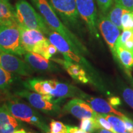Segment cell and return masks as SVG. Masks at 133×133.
Here are the masks:
<instances>
[{
	"label": "cell",
	"instance_id": "obj_1",
	"mask_svg": "<svg viewBox=\"0 0 133 133\" xmlns=\"http://www.w3.org/2000/svg\"><path fill=\"white\" fill-rule=\"evenodd\" d=\"M44 19L49 29L61 35L69 42L74 51L81 55V53L87 52L85 48L78 38L70 31L59 20L56 11H54L48 0H31Z\"/></svg>",
	"mask_w": 133,
	"mask_h": 133
},
{
	"label": "cell",
	"instance_id": "obj_2",
	"mask_svg": "<svg viewBox=\"0 0 133 133\" xmlns=\"http://www.w3.org/2000/svg\"><path fill=\"white\" fill-rule=\"evenodd\" d=\"M15 11L16 21L19 26L37 30L47 35L51 31L43 17L26 0H19L16 4Z\"/></svg>",
	"mask_w": 133,
	"mask_h": 133
},
{
	"label": "cell",
	"instance_id": "obj_3",
	"mask_svg": "<svg viewBox=\"0 0 133 133\" xmlns=\"http://www.w3.org/2000/svg\"><path fill=\"white\" fill-rule=\"evenodd\" d=\"M5 104L16 118L32 124L45 133L48 132L49 127L45 119L32 106L14 99L8 100Z\"/></svg>",
	"mask_w": 133,
	"mask_h": 133
},
{
	"label": "cell",
	"instance_id": "obj_4",
	"mask_svg": "<svg viewBox=\"0 0 133 133\" xmlns=\"http://www.w3.org/2000/svg\"><path fill=\"white\" fill-rule=\"evenodd\" d=\"M0 50L19 56L26 52L22 46L21 32L17 24L0 25Z\"/></svg>",
	"mask_w": 133,
	"mask_h": 133
},
{
	"label": "cell",
	"instance_id": "obj_5",
	"mask_svg": "<svg viewBox=\"0 0 133 133\" xmlns=\"http://www.w3.org/2000/svg\"><path fill=\"white\" fill-rule=\"evenodd\" d=\"M22 46L26 52L44 54L46 48L51 44L44 33L37 30L29 29L20 26Z\"/></svg>",
	"mask_w": 133,
	"mask_h": 133
},
{
	"label": "cell",
	"instance_id": "obj_6",
	"mask_svg": "<svg viewBox=\"0 0 133 133\" xmlns=\"http://www.w3.org/2000/svg\"><path fill=\"white\" fill-rule=\"evenodd\" d=\"M16 95L27 100L29 104L34 109L49 115H57L61 109L57 104L49 101V95H41L35 92L23 90L16 92Z\"/></svg>",
	"mask_w": 133,
	"mask_h": 133
},
{
	"label": "cell",
	"instance_id": "obj_7",
	"mask_svg": "<svg viewBox=\"0 0 133 133\" xmlns=\"http://www.w3.org/2000/svg\"><path fill=\"white\" fill-rule=\"evenodd\" d=\"M78 14L87 26L89 32L96 38H99L97 29V10L94 0H75Z\"/></svg>",
	"mask_w": 133,
	"mask_h": 133
},
{
	"label": "cell",
	"instance_id": "obj_8",
	"mask_svg": "<svg viewBox=\"0 0 133 133\" xmlns=\"http://www.w3.org/2000/svg\"><path fill=\"white\" fill-rule=\"evenodd\" d=\"M49 42L57 48V51L63 54L64 59L81 64V66L89 67L87 61L81 55L76 53L63 36L56 31H50L48 35Z\"/></svg>",
	"mask_w": 133,
	"mask_h": 133
},
{
	"label": "cell",
	"instance_id": "obj_9",
	"mask_svg": "<svg viewBox=\"0 0 133 133\" xmlns=\"http://www.w3.org/2000/svg\"><path fill=\"white\" fill-rule=\"evenodd\" d=\"M97 26L105 41L109 45L114 59L118 61L116 56V44L120 35V30L113 24L107 16L102 15H101L97 20Z\"/></svg>",
	"mask_w": 133,
	"mask_h": 133
},
{
	"label": "cell",
	"instance_id": "obj_10",
	"mask_svg": "<svg viewBox=\"0 0 133 133\" xmlns=\"http://www.w3.org/2000/svg\"><path fill=\"white\" fill-rule=\"evenodd\" d=\"M56 12L68 24L75 25L78 23L79 14L75 0H48Z\"/></svg>",
	"mask_w": 133,
	"mask_h": 133
},
{
	"label": "cell",
	"instance_id": "obj_11",
	"mask_svg": "<svg viewBox=\"0 0 133 133\" xmlns=\"http://www.w3.org/2000/svg\"><path fill=\"white\" fill-rule=\"evenodd\" d=\"M0 66L11 74L22 76H29L32 74V69L25 61L1 50H0Z\"/></svg>",
	"mask_w": 133,
	"mask_h": 133
},
{
	"label": "cell",
	"instance_id": "obj_12",
	"mask_svg": "<svg viewBox=\"0 0 133 133\" xmlns=\"http://www.w3.org/2000/svg\"><path fill=\"white\" fill-rule=\"evenodd\" d=\"M63 110L69 113L77 118H95L97 112L93 110L84 100L75 97L65 105Z\"/></svg>",
	"mask_w": 133,
	"mask_h": 133
},
{
	"label": "cell",
	"instance_id": "obj_13",
	"mask_svg": "<svg viewBox=\"0 0 133 133\" xmlns=\"http://www.w3.org/2000/svg\"><path fill=\"white\" fill-rule=\"evenodd\" d=\"M83 92L75 86L61 83L56 80L54 88L51 91L49 96L51 97V101L54 104H58L59 102L65 98L79 96L81 97Z\"/></svg>",
	"mask_w": 133,
	"mask_h": 133
},
{
	"label": "cell",
	"instance_id": "obj_14",
	"mask_svg": "<svg viewBox=\"0 0 133 133\" xmlns=\"http://www.w3.org/2000/svg\"><path fill=\"white\" fill-rule=\"evenodd\" d=\"M20 120L11 114L6 104L0 105V133H12L21 125Z\"/></svg>",
	"mask_w": 133,
	"mask_h": 133
},
{
	"label": "cell",
	"instance_id": "obj_15",
	"mask_svg": "<svg viewBox=\"0 0 133 133\" xmlns=\"http://www.w3.org/2000/svg\"><path fill=\"white\" fill-rule=\"evenodd\" d=\"M25 62L32 69L41 71L54 70L55 66L49 59L37 53L26 52L24 55Z\"/></svg>",
	"mask_w": 133,
	"mask_h": 133
},
{
	"label": "cell",
	"instance_id": "obj_16",
	"mask_svg": "<svg viewBox=\"0 0 133 133\" xmlns=\"http://www.w3.org/2000/svg\"><path fill=\"white\" fill-rule=\"evenodd\" d=\"M81 98L85 99L86 102L90 104L91 108L94 110L95 112L101 114H112L120 116H124L122 113L119 112V111L115 109L110 104V103L107 102L105 100L101 99V98L93 97L87 95V94L83 93Z\"/></svg>",
	"mask_w": 133,
	"mask_h": 133
},
{
	"label": "cell",
	"instance_id": "obj_17",
	"mask_svg": "<svg viewBox=\"0 0 133 133\" xmlns=\"http://www.w3.org/2000/svg\"><path fill=\"white\" fill-rule=\"evenodd\" d=\"M52 61L64 66V69L73 79L82 83L89 82V78H88L85 70L79 65L75 64L72 61L66 59H53Z\"/></svg>",
	"mask_w": 133,
	"mask_h": 133
},
{
	"label": "cell",
	"instance_id": "obj_18",
	"mask_svg": "<svg viewBox=\"0 0 133 133\" xmlns=\"http://www.w3.org/2000/svg\"><path fill=\"white\" fill-rule=\"evenodd\" d=\"M56 80L42 79L38 78L30 79L24 83L25 86L41 95H49L54 88Z\"/></svg>",
	"mask_w": 133,
	"mask_h": 133
},
{
	"label": "cell",
	"instance_id": "obj_19",
	"mask_svg": "<svg viewBox=\"0 0 133 133\" xmlns=\"http://www.w3.org/2000/svg\"><path fill=\"white\" fill-rule=\"evenodd\" d=\"M12 24H17L15 9L8 0H0V25Z\"/></svg>",
	"mask_w": 133,
	"mask_h": 133
},
{
	"label": "cell",
	"instance_id": "obj_20",
	"mask_svg": "<svg viewBox=\"0 0 133 133\" xmlns=\"http://www.w3.org/2000/svg\"><path fill=\"white\" fill-rule=\"evenodd\" d=\"M116 56L118 62L123 66L127 74L131 76L133 69V53L123 46L116 45Z\"/></svg>",
	"mask_w": 133,
	"mask_h": 133
},
{
	"label": "cell",
	"instance_id": "obj_21",
	"mask_svg": "<svg viewBox=\"0 0 133 133\" xmlns=\"http://www.w3.org/2000/svg\"><path fill=\"white\" fill-rule=\"evenodd\" d=\"M108 12L107 16L114 25L117 26L120 30H122V25H121V17L123 13L126 9L123 8L119 4L114 3V6H112Z\"/></svg>",
	"mask_w": 133,
	"mask_h": 133
},
{
	"label": "cell",
	"instance_id": "obj_22",
	"mask_svg": "<svg viewBox=\"0 0 133 133\" xmlns=\"http://www.w3.org/2000/svg\"><path fill=\"white\" fill-rule=\"evenodd\" d=\"M102 115L110 124L114 133H123L126 131L125 124L121 118H120L111 114Z\"/></svg>",
	"mask_w": 133,
	"mask_h": 133
},
{
	"label": "cell",
	"instance_id": "obj_23",
	"mask_svg": "<svg viewBox=\"0 0 133 133\" xmlns=\"http://www.w3.org/2000/svg\"><path fill=\"white\" fill-rule=\"evenodd\" d=\"M79 128L88 133H93L100 128L95 118H84L81 121Z\"/></svg>",
	"mask_w": 133,
	"mask_h": 133
},
{
	"label": "cell",
	"instance_id": "obj_24",
	"mask_svg": "<svg viewBox=\"0 0 133 133\" xmlns=\"http://www.w3.org/2000/svg\"><path fill=\"white\" fill-rule=\"evenodd\" d=\"M12 81V74L0 66V89L8 88Z\"/></svg>",
	"mask_w": 133,
	"mask_h": 133
},
{
	"label": "cell",
	"instance_id": "obj_25",
	"mask_svg": "<svg viewBox=\"0 0 133 133\" xmlns=\"http://www.w3.org/2000/svg\"><path fill=\"white\" fill-rule=\"evenodd\" d=\"M122 30H133V12L126 10L121 17Z\"/></svg>",
	"mask_w": 133,
	"mask_h": 133
},
{
	"label": "cell",
	"instance_id": "obj_26",
	"mask_svg": "<svg viewBox=\"0 0 133 133\" xmlns=\"http://www.w3.org/2000/svg\"><path fill=\"white\" fill-rule=\"evenodd\" d=\"M47 133H67V126L61 121L52 120L49 124V130Z\"/></svg>",
	"mask_w": 133,
	"mask_h": 133
},
{
	"label": "cell",
	"instance_id": "obj_27",
	"mask_svg": "<svg viewBox=\"0 0 133 133\" xmlns=\"http://www.w3.org/2000/svg\"><path fill=\"white\" fill-rule=\"evenodd\" d=\"M95 119L96 122L97 123L98 125H99L100 128H104L107 130H109L110 131L114 132L112 126H111L110 124L109 123V122L107 119H105V118L101 114H97L96 115V116L95 118Z\"/></svg>",
	"mask_w": 133,
	"mask_h": 133
},
{
	"label": "cell",
	"instance_id": "obj_28",
	"mask_svg": "<svg viewBox=\"0 0 133 133\" xmlns=\"http://www.w3.org/2000/svg\"><path fill=\"white\" fill-rule=\"evenodd\" d=\"M133 36V30H124L119 35L116 45L123 46L126 41Z\"/></svg>",
	"mask_w": 133,
	"mask_h": 133
},
{
	"label": "cell",
	"instance_id": "obj_29",
	"mask_svg": "<svg viewBox=\"0 0 133 133\" xmlns=\"http://www.w3.org/2000/svg\"><path fill=\"white\" fill-rule=\"evenodd\" d=\"M96 1L103 13H107L114 3V0H96Z\"/></svg>",
	"mask_w": 133,
	"mask_h": 133
},
{
	"label": "cell",
	"instance_id": "obj_30",
	"mask_svg": "<svg viewBox=\"0 0 133 133\" xmlns=\"http://www.w3.org/2000/svg\"><path fill=\"white\" fill-rule=\"evenodd\" d=\"M125 102L133 109V91L130 88H126L123 92Z\"/></svg>",
	"mask_w": 133,
	"mask_h": 133
},
{
	"label": "cell",
	"instance_id": "obj_31",
	"mask_svg": "<svg viewBox=\"0 0 133 133\" xmlns=\"http://www.w3.org/2000/svg\"><path fill=\"white\" fill-rule=\"evenodd\" d=\"M114 1L128 11L133 12V0H114Z\"/></svg>",
	"mask_w": 133,
	"mask_h": 133
},
{
	"label": "cell",
	"instance_id": "obj_32",
	"mask_svg": "<svg viewBox=\"0 0 133 133\" xmlns=\"http://www.w3.org/2000/svg\"><path fill=\"white\" fill-rule=\"evenodd\" d=\"M57 52V48L51 43V44L48 46L47 48H46L45 52H44V54L43 55V56L44 57H45L46 59L49 60L54 54H56V52Z\"/></svg>",
	"mask_w": 133,
	"mask_h": 133
},
{
	"label": "cell",
	"instance_id": "obj_33",
	"mask_svg": "<svg viewBox=\"0 0 133 133\" xmlns=\"http://www.w3.org/2000/svg\"><path fill=\"white\" fill-rule=\"evenodd\" d=\"M121 119H123V121H124V124L126 126V129L128 132H132L133 131V121L131 120V119L128 118V117H126L125 116H122L121 117Z\"/></svg>",
	"mask_w": 133,
	"mask_h": 133
},
{
	"label": "cell",
	"instance_id": "obj_34",
	"mask_svg": "<svg viewBox=\"0 0 133 133\" xmlns=\"http://www.w3.org/2000/svg\"><path fill=\"white\" fill-rule=\"evenodd\" d=\"M123 46L133 53V36L129 38L128 40L126 41Z\"/></svg>",
	"mask_w": 133,
	"mask_h": 133
},
{
	"label": "cell",
	"instance_id": "obj_35",
	"mask_svg": "<svg viewBox=\"0 0 133 133\" xmlns=\"http://www.w3.org/2000/svg\"><path fill=\"white\" fill-rule=\"evenodd\" d=\"M67 133H88L75 126H67Z\"/></svg>",
	"mask_w": 133,
	"mask_h": 133
},
{
	"label": "cell",
	"instance_id": "obj_36",
	"mask_svg": "<svg viewBox=\"0 0 133 133\" xmlns=\"http://www.w3.org/2000/svg\"><path fill=\"white\" fill-rule=\"evenodd\" d=\"M109 103L111 105L117 106L121 104V101L117 97H112L109 99Z\"/></svg>",
	"mask_w": 133,
	"mask_h": 133
},
{
	"label": "cell",
	"instance_id": "obj_37",
	"mask_svg": "<svg viewBox=\"0 0 133 133\" xmlns=\"http://www.w3.org/2000/svg\"><path fill=\"white\" fill-rule=\"evenodd\" d=\"M96 133H114L112 131H110L107 129H104V128H99L95 131Z\"/></svg>",
	"mask_w": 133,
	"mask_h": 133
},
{
	"label": "cell",
	"instance_id": "obj_38",
	"mask_svg": "<svg viewBox=\"0 0 133 133\" xmlns=\"http://www.w3.org/2000/svg\"><path fill=\"white\" fill-rule=\"evenodd\" d=\"M12 133H27V132H26L24 129H17L16 131H15L14 132H13Z\"/></svg>",
	"mask_w": 133,
	"mask_h": 133
},
{
	"label": "cell",
	"instance_id": "obj_39",
	"mask_svg": "<svg viewBox=\"0 0 133 133\" xmlns=\"http://www.w3.org/2000/svg\"><path fill=\"white\" fill-rule=\"evenodd\" d=\"M123 133H129V132H128H128H126V131H125V132H123Z\"/></svg>",
	"mask_w": 133,
	"mask_h": 133
},
{
	"label": "cell",
	"instance_id": "obj_40",
	"mask_svg": "<svg viewBox=\"0 0 133 133\" xmlns=\"http://www.w3.org/2000/svg\"><path fill=\"white\" fill-rule=\"evenodd\" d=\"M129 133H133V131H132V132H130Z\"/></svg>",
	"mask_w": 133,
	"mask_h": 133
},
{
	"label": "cell",
	"instance_id": "obj_41",
	"mask_svg": "<svg viewBox=\"0 0 133 133\" xmlns=\"http://www.w3.org/2000/svg\"><path fill=\"white\" fill-rule=\"evenodd\" d=\"M29 133H30V132H29Z\"/></svg>",
	"mask_w": 133,
	"mask_h": 133
}]
</instances>
